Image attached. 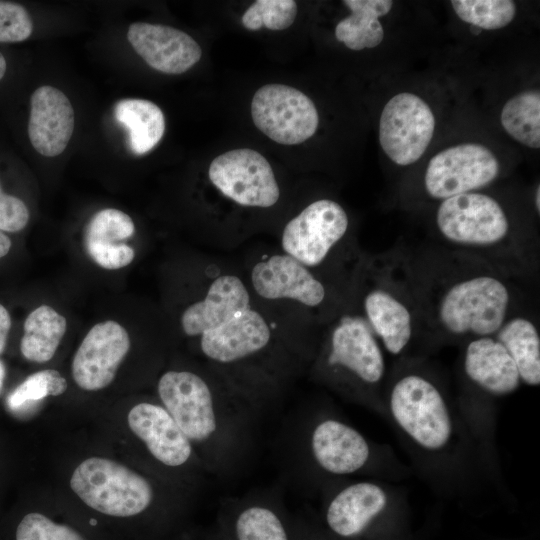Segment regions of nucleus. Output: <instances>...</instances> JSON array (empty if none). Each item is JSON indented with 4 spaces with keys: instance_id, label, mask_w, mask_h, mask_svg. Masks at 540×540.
Returning a JSON list of instances; mask_svg holds the SVG:
<instances>
[{
    "instance_id": "1",
    "label": "nucleus",
    "mask_w": 540,
    "mask_h": 540,
    "mask_svg": "<svg viewBox=\"0 0 540 540\" xmlns=\"http://www.w3.org/2000/svg\"><path fill=\"white\" fill-rule=\"evenodd\" d=\"M157 392L208 471L225 476L243 463L252 443L255 409L236 394L220 395L201 375L169 370Z\"/></svg>"
},
{
    "instance_id": "2",
    "label": "nucleus",
    "mask_w": 540,
    "mask_h": 540,
    "mask_svg": "<svg viewBox=\"0 0 540 540\" xmlns=\"http://www.w3.org/2000/svg\"><path fill=\"white\" fill-rule=\"evenodd\" d=\"M70 487L97 513L113 519H134L149 512L155 491L150 481L126 466L91 457L74 470Z\"/></svg>"
},
{
    "instance_id": "3",
    "label": "nucleus",
    "mask_w": 540,
    "mask_h": 540,
    "mask_svg": "<svg viewBox=\"0 0 540 540\" xmlns=\"http://www.w3.org/2000/svg\"><path fill=\"white\" fill-rule=\"evenodd\" d=\"M511 293L492 275L463 278L446 287L436 304L441 327L455 335L493 336L507 320Z\"/></svg>"
},
{
    "instance_id": "4",
    "label": "nucleus",
    "mask_w": 540,
    "mask_h": 540,
    "mask_svg": "<svg viewBox=\"0 0 540 540\" xmlns=\"http://www.w3.org/2000/svg\"><path fill=\"white\" fill-rule=\"evenodd\" d=\"M436 225L447 241L473 248L497 246L510 230L502 206L493 197L478 192L442 200L436 213Z\"/></svg>"
},
{
    "instance_id": "5",
    "label": "nucleus",
    "mask_w": 540,
    "mask_h": 540,
    "mask_svg": "<svg viewBox=\"0 0 540 540\" xmlns=\"http://www.w3.org/2000/svg\"><path fill=\"white\" fill-rule=\"evenodd\" d=\"M391 412L397 423L427 449L443 447L450 438L451 421L438 389L418 375L400 379L392 389Z\"/></svg>"
},
{
    "instance_id": "6",
    "label": "nucleus",
    "mask_w": 540,
    "mask_h": 540,
    "mask_svg": "<svg viewBox=\"0 0 540 540\" xmlns=\"http://www.w3.org/2000/svg\"><path fill=\"white\" fill-rule=\"evenodd\" d=\"M251 116L262 133L283 145L306 141L314 135L319 124L312 100L284 84H267L258 89L251 102Z\"/></svg>"
},
{
    "instance_id": "7",
    "label": "nucleus",
    "mask_w": 540,
    "mask_h": 540,
    "mask_svg": "<svg viewBox=\"0 0 540 540\" xmlns=\"http://www.w3.org/2000/svg\"><path fill=\"white\" fill-rule=\"evenodd\" d=\"M435 130L430 106L418 95L402 92L384 106L379 122V142L391 161L407 166L418 161Z\"/></svg>"
},
{
    "instance_id": "8",
    "label": "nucleus",
    "mask_w": 540,
    "mask_h": 540,
    "mask_svg": "<svg viewBox=\"0 0 540 540\" xmlns=\"http://www.w3.org/2000/svg\"><path fill=\"white\" fill-rule=\"evenodd\" d=\"M499 161L479 143H462L437 153L428 163L424 176L427 193L435 199L473 192L494 181Z\"/></svg>"
},
{
    "instance_id": "9",
    "label": "nucleus",
    "mask_w": 540,
    "mask_h": 540,
    "mask_svg": "<svg viewBox=\"0 0 540 540\" xmlns=\"http://www.w3.org/2000/svg\"><path fill=\"white\" fill-rule=\"evenodd\" d=\"M208 175L222 194L243 206L270 207L280 196L270 163L253 149H234L217 156Z\"/></svg>"
},
{
    "instance_id": "10",
    "label": "nucleus",
    "mask_w": 540,
    "mask_h": 540,
    "mask_svg": "<svg viewBox=\"0 0 540 540\" xmlns=\"http://www.w3.org/2000/svg\"><path fill=\"white\" fill-rule=\"evenodd\" d=\"M348 225L340 204L329 199L314 201L286 224L282 248L304 266H317L342 239Z\"/></svg>"
},
{
    "instance_id": "11",
    "label": "nucleus",
    "mask_w": 540,
    "mask_h": 540,
    "mask_svg": "<svg viewBox=\"0 0 540 540\" xmlns=\"http://www.w3.org/2000/svg\"><path fill=\"white\" fill-rule=\"evenodd\" d=\"M215 524L228 540H295L292 516L273 496L226 499Z\"/></svg>"
},
{
    "instance_id": "12",
    "label": "nucleus",
    "mask_w": 540,
    "mask_h": 540,
    "mask_svg": "<svg viewBox=\"0 0 540 540\" xmlns=\"http://www.w3.org/2000/svg\"><path fill=\"white\" fill-rule=\"evenodd\" d=\"M131 347L127 330L114 320L95 324L86 334L72 361V377L83 390L109 386Z\"/></svg>"
},
{
    "instance_id": "13",
    "label": "nucleus",
    "mask_w": 540,
    "mask_h": 540,
    "mask_svg": "<svg viewBox=\"0 0 540 540\" xmlns=\"http://www.w3.org/2000/svg\"><path fill=\"white\" fill-rule=\"evenodd\" d=\"M127 422L149 454L168 468L190 464L197 455L189 439L162 404H136L130 409Z\"/></svg>"
},
{
    "instance_id": "14",
    "label": "nucleus",
    "mask_w": 540,
    "mask_h": 540,
    "mask_svg": "<svg viewBox=\"0 0 540 540\" xmlns=\"http://www.w3.org/2000/svg\"><path fill=\"white\" fill-rule=\"evenodd\" d=\"M127 39L151 68L166 74L186 72L202 55L201 47L190 35L166 25L132 23Z\"/></svg>"
},
{
    "instance_id": "15",
    "label": "nucleus",
    "mask_w": 540,
    "mask_h": 540,
    "mask_svg": "<svg viewBox=\"0 0 540 540\" xmlns=\"http://www.w3.org/2000/svg\"><path fill=\"white\" fill-rule=\"evenodd\" d=\"M271 340L265 319L251 308L200 335V349L212 363L230 366L264 351Z\"/></svg>"
},
{
    "instance_id": "16",
    "label": "nucleus",
    "mask_w": 540,
    "mask_h": 540,
    "mask_svg": "<svg viewBox=\"0 0 540 540\" xmlns=\"http://www.w3.org/2000/svg\"><path fill=\"white\" fill-rule=\"evenodd\" d=\"M327 365L347 371L364 383L381 380L385 370L383 353L368 323L345 317L331 334Z\"/></svg>"
},
{
    "instance_id": "17",
    "label": "nucleus",
    "mask_w": 540,
    "mask_h": 540,
    "mask_svg": "<svg viewBox=\"0 0 540 540\" xmlns=\"http://www.w3.org/2000/svg\"><path fill=\"white\" fill-rule=\"evenodd\" d=\"M74 126L73 106L61 90L44 85L33 92L28 136L39 154L46 157L60 155L73 135Z\"/></svg>"
},
{
    "instance_id": "18",
    "label": "nucleus",
    "mask_w": 540,
    "mask_h": 540,
    "mask_svg": "<svg viewBox=\"0 0 540 540\" xmlns=\"http://www.w3.org/2000/svg\"><path fill=\"white\" fill-rule=\"evenodd\" d=\"M251 281L255 291L265 299L288 298L315 307L326 295L323 284L307 267L287 254L273 255L257 263Z\"/></svg>"
},
{
    "instance_id": "19",
    "label": "nucleus",
    "mask_w": 540,
    "mask_h": 540,
    "mask_svg": "<svg viewBox=\"0 0 540 540\" xmlns=\"http://www.w3.org/2000/svg\"><path fill=\"white\" fill-rule=\"evenodd\" d=\"M309 447L316 464L334 475L358 471L370 453L366 440L357 430L335 419L316 424L310 434Z\"/></svg>"
},
{
    "instance_id": "20",
    "label": "nucleus",
    "mask_w": 540,
    "mask_h": 540,
    "mask_svg": "<svg viewBox=\"0 0 540 540\" xmlns=\"http://www.w3.org/2000/svg\"><path fill=\"white\" fill-rule=\"evenodd\" d=\"M134 233L135 225L128 214L115 208L102 209L88 222L83 246L98 266L108 270L121 269L135 258V250L126 243Z\"/></svg>"
},
{
    "instance_id": "21",
    "label": "nucleus",
    "mask_w": 540,
    "mask_h": 540,
    "mask_svg": "<svg viewBox=\"0 0 540 540\" xmlns=\"http://www.w3.org/2000/svg\"><path fill=\"white\" fill-rule=\"evenodd\" d=\"M250 309V296L234 275H223L210 285L205 298L188 306L181 316L187 336H200Z\"/></svg>"
},
{
    "instance_id": "22",
    "label": "nucleus",
    "mask_w": 540,
    "mask_h": 540,
    "mask_svg": "<svg viewBox=\"0 0 540 540\" xmlns=\"http://www.w3.org/2000/svg\"><path fill=\"white\" fill-rule=\"evenodd\" d=\"M464 369L475 384L497 396L514 392L521 381L511 356L493 336L477 337L468 344Z\"/></svg>"
},
{
    "instance_id": "23",
    "label": "nucleus",
    "mask_w": 540,
    "mask_h": 540,
    "mask_svg": "<svg viewBox=\"0 0 540 540\" xmlns=\"http://www.w3.org/2000/svg\"><path fill=\"white\" fill-rule=\"evenodd\" d=\"M386 494L377 485L359 482L339 491L329 502L325 521L337 536H359L386 505Z\"/></svg>"
},
{
    "instance_id": "24",
    "label": "nucleus",
    "mask_w": 540,
    "mask_h": 540,
    "mask_svg": "<svg viewBox=\"0 0 540 540\" xmlns=\"http://www.w3.org/2000/svg\"><path fill=\"white\" fill-rule=\"evenodd\" d=\"M367 321L373 332L382 340L386 350L399 354L412 335V315L406 304L392 292L375 288L363 301Z\"/></svg>"
},
{
    "instance_id": "25",
    "label": "nucleus",
    "mask_w": 540,
    "mask_h": 540,
    "mask_svg": "<svg viewBox=\"0 0 540 540\" xmlns=\"http://www.w3.org/2000/svg\"><path fill=\"white\" fill-rule=\"evenodd\" d=\"M343 3L351 13L336 25V39L355 51L377 47L384 38L379 17L390 12L393 1L345 0Z\"/></svg>"
},
{
    "instance_id": "26",
    "label": "nucleus",
    "mask_w": 540,
    "mask_h": 540,
    "mask_svg": "<svg viewBox=\"0 0 540 540\" xmlns=\"http://www.w3.org/2000/svg\"><path fill=\"white\" fill-rule=\"evenodd\" d=\"M115 119L128 130V144L135 155L152 150L165 132L162 110L145 99H122L114 108Z\"/></svg>"
},
{
    "instance_id": "27",
    "label": "nucleus",
    "mask_w": 540,
    "mask_h": 540,
    "mask_svg": "<svg viewBox=\"0 0 540 540\" xmlns=\"http://www.w3.org/2000/svg\"><path fill=\"white\" fill-rule=\"evenodd\" d=\"M514 361L520 379L530 385L540 383V337L535 324L517 316L507 319L494 334Z\"/></svg>"
},
{
    "instance_id": "28",
    "label": "nucleus",
    "mask_w": 540,
    "mask_h": 540,
    "mask_svg": "<svg viewBox=\"0 0 540 540\" xmlns=\"http://www.w3.org/2000/svg\"><path fill=\"white\" fill-rule=\"evenodd\" d=\"M20 343L23 357L31 362L51 360L67 330L66 318L53 307L41 305L26 317Z\"/></svg>"
},
{
    "instance_id": "29",
    "label": "nucleus",
    "mask_w": 540,
    "mask_h": 540,
    "mask_svg": "<svg viewBox=\"0 0 540 540\" xmlns=\"http://www.w3.org/2000/svg\"><path fill=\"white\" fill-rule=\"evenodd\" d=\"M504 130L519 143L540 147V93L524 91L510 98L500 116Z\"/></svg>"
},
{
    "instance_id": "30",
    "label": "nucleus",
    "mask_w": 540,
    "mask_h": 540,
    "mask_svg": "<svg viewBox=\"0 0 540 540\" xmlns=\"http://www.w3.org/2000/svg\"><path fill=\"white\" fill-rule=\"evenodd\" d=\"M451 5L461 20L485 30L506 27L516 14L510 0H453Z\"/></svg>"
},
{
    "instance_id": "31",
    "label": "nucleus",
    "mask_w": 540,
    "mask_h": 540,
    "mask_svg": "<svg viewBox=\"0 0 540 540\" xmlns=\"http://www.w3.org/2000/svg\"><path fill=\"white\" fill-rule=\"evenodd\" d=\"M15 540H90L77 526L57 521L32 511L25 514L15 529Z\"/></svg>"
},
{
    "instance_id": "32",
    "label": "nucleus",
    "mask_w": 540,
    "mask_h": 540,
    "mask_svg": "<svg viewBox=\"0 0 540 540\" xmlns=\"http://www.w3.org/2000/svg\"><path fill=\"white\" fill-rule=\"evenodd\" d=\"M297 15L293 0H257L243 14L242 24L248 30L262 27L284 30L292 25Z\"/></svg>"
},
{
    "instance_id": "33",
    "label": "nucleus",
    "mask_w": 540,
    "mask_h": 540,
    "mask_svg": "<svg viewBox=\"0 0 540 540\" xmlns=\"http://www.w3.org/2000/svg\"><path fill=\"white\" fill-rule=\"evenodd\" d=\"M66 390V379L57 370L45 369L28 376L8 396L7 402L11 409H17L26 402L59 396Z\"/></svg>"
},
{
    "instance_id": "34",
    "label": "nucleus",
    "mask_w": 540,
    "mask_h": 540,
    "mask_svg": "<svg viewBox=\"0 0 540 540\" xmlns=\"http://www.w3.org/2000/svg\"><path fill=\"white\" fill-rule=\"evenodd\" d=\"M32 31V19L23 6L0 1V42L24 41Z\"/></svg>"
},
{
    "instance_id": "35",
    "label": "nucleus",
    "mask_w": 540,
    "mask_h": 540,
    "mask_svg": "<svg viewBox=\"0 0 540 540\" xmlns=\"http://www.w3.org/2000/svg\"><path fill=\"white\" fill-rule=\"evenodd\" d=\"M29 217L26 204L0 188V231L18 232L28 224Z\"/></svg>"
},
{
    "instance_id": "36",
    "label": "nucleus",
    "mask_w": 540,
    "mask_h": 540,
    "mask_svg": "<svg viewBox=\"0 0 540 540\" xmlns=\"http://www.w3.org/2000/svg\"><path fill=\"white\" fill-rule=\"evenodd\" d=\"M175 540H228L214 523L211 527L196 528L178 535Z\"/></svg>"
},
{
    "instance_id": "37",
    "label": "nucleus",
    "mask_w": 540,
    "mask_h": 540,
    "mask_svg": "<svg viewBox=\"0 0 540 540\" xmlns=\"http://www.w3.org/2000/svg\"><path fill=\"white\" fill-rule=\"evenodd\" d=\"M11 328V317L7 309L0 303V355L4 352Z\"/></svg>"
},
{
    "instance_id": "38",
    "label": "nucleus",
    "mask_w": 540,
    "mask_h": 540,
    "mask_svg": "<svg viewBox=\"0 0 540 540\" xmlns=\"http://www.w3.org/2000/svg\"><path fill=\"white\" fill-rule=\"evenodd\" d=\"M292 522H293L295 540H309L307 533L304 529L303 523L299 519H296V517H293V516H292Z\"/></svg>"
},
{
    "instance_id": "39",
    "label": "nucleus",
    "mask_w": 540,
    "mask_h": 540,
    "mask_svg": "<svg viewBox=\"0 0 540 540\" xmlns=\"http://www.w3.org/2000/svg\"><path fill=\"white\" fill-rule=\"evenodd\" d=\"M11 240L9 237L0 231V259L8 254L11 249Z\"/></svg>"
},
{
    "instance_id": "40",
    "label": "nucleus",
    "mask_w": 540,
    "mask_h": 540,
    "mask_svg": "<svg viewBox=\"0 0 540 540\" xmlns=\"http://www.w3.org/2000/svg\"><path fill=\"white\" fill-rule=\"evenodd\" d=\"M534 204H535V209H536L537 213L539 214V211H540V187H539V185L537 186L536 191H535Z\"/></svg>"
},
{
    "instance_id": "41",
    "label": "nucleus",
    "mask_w": 540,
    "mask_h": 540,
    "mask_svg": "<svg viewBox=\"0 0 540 540\" xmlns=\"http://www.w3.org/2000/svg\"><path fill=\"white\" fill-rule=\"evenodd\" d=\"M6 72V60L4 56L0 53V80L4 77Z\"/></svg>"
},
{
    "instance_id": "42",
    "label": "nucleus",
    "mask_w": 540,
    "mask_h": 540,
    "mask_svg": "<svg viewBox=\"0 0 540 540\" xmlns=\"http://www.w3.org/2000/svg\"><path fill=\"white\" fill-rule=\"evenodd\" d=\"M4 374H5L4 366L2 362L0 361V389L2 386L3 379H4Z\"/></svg>"
}]
</instances>
